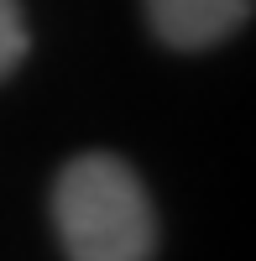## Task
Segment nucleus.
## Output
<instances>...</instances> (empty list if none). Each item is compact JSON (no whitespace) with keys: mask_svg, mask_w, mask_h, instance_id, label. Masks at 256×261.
<instances>
[{"mask_svg":"<svg viewBox=\"0 0 256 261\" xmlns=\"http://www.w3.org/2000/svg\"><path fill=\"white\" fill-rule=\"evenodd\" d=\"M53 225L68 261H152L157 214L131 162L84 151L53 183Z\"/></svg>","mask_w":256,"mask_h":261,"instance_id":"obj_1","label":"nucleus"},{"mask_svg":"<svg viewBox=\"0 0 256 261\" xmlns=\"http://www.w3.org/2000/svg\"><path fill=\"white\" fill-rule=\"evenodd\" d=\"M251 16V0H146V21L167 47L199 53L236 37Z\"/></svg>","mask_w":256,"mask_h":261,"instance_id":"obj_2","label":"nucleus"},{"mask_svg":"<svg viewBox=\"0 0 256 261\" xmlns=\"http://www.w3.org/2000/svg\"><path fill=\"white\" fill-rule=\"evenodd\" d=\"M27 16H21V0H0V79H11L27 58Z\"/></svg>","mask_w":256,"mask_h":261,"instance_id":"obj_3","label":"nucleus"}]
</instances>
